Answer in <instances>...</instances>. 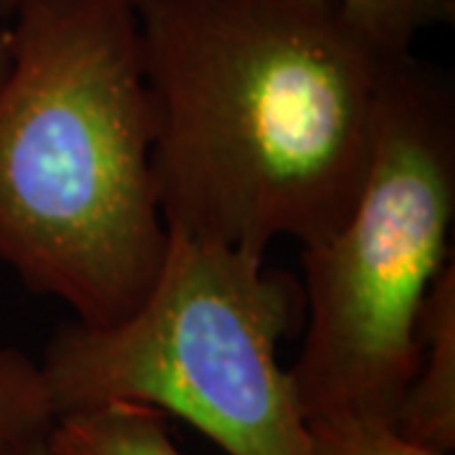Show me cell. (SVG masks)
Segmentation results:
<instances>
[{"label":"cell","mask_w":455,"mask_h":455,"mask_svg":"<svg viewBox=\"0 0 455 455\" xmlns=\"http://www.w3.org/2000/svg\"><path fill=\"white\" fill-rule=\"evenodd\" d=\"M167 233L266 256L329 238L370 170L407 53L339 0H137Z\"/></svg>","instance_id":"6da1fadb"},{"label":"cell","mask_w":455,"mask_h":455,"mask_svg":"<svg viewBox=\"0 0 455 455\" xmlns=\"http://www.w3.org/2000/svg\"><path fill=\"white\" fill-rule=\"evenodd\" d=\"M0 76V263L84 326L140 309L170 233L137 0H20Z\"/></svg>","instance_id":"7a4b0ae2"},{"label":"cell","mask_w":455,"mask_h":455,"mask_svg":"<svg viewBox=\"0 0 455 455\" xmlns=\"http://www.w3.org/2000/svg\"><path fill=\"white\" fill-rule=\"evenodd\" d=\"M453 218V79L407 53L379 101L355 208L329 238L301 248L304 341L289 377L307 423H395L425 296L451 260Z\"/></svg>","instance_id":"3957f363"},{"label":"cell","mask_w":455,"mask_h":455,"mask_svg":"<svg viewBox=\"0 0 455 455\" xmlns=\"http://www.w3.org/2000/svg\"><path fill=\"white\" fill-rule=\"evenodd\" d=\"M301 283L263 256L170 233L140 309L61 324L38 364L53 418L107 403L172 412L228 455H311L278 344L301 329Z\"/></svg>","instance_id":"277c9868"},{"label":"cell","mask_w":455,"mask_h":455,"mask_svg":"<svg viewBox=\"0 0 455 455\" xmlns=\"http://www.w3.org/2000/svg\"><path fill=\"white\" fill-rule=\"evenodd\" d=\"M418 362L392 427L418 445L455 451V268L448 260L418 319Z\"/></svg>","instance_id":"5b68a950"},{"label":"cell","mask_w":455,"mask_h":455,"mask_svg":"<svg viewBox=\"0 0 455 455\" xmlns=\"http://www.w3.org/2000/svg\"><path fill=\"white\" fill-rule=\"evenodd\" d=\"M51 445L56 455H182L167 415L142 403H107L59 415Z\"/></svg>","instance_id":"8992f818"},{"label":"cell","mask_w":455,"mask_h":455,"mask_svg":"<svg viewBox=\"0 0 455 455\" xmlns=\"http://www.w3.org/2000/svg\"><path fill=\"white\" fill-rule=\"evenodd\" d=\"M344 13L385 49L407 53L415 38L435 26H451L455 0H339Z\"/></svg>","instance_id":"52a82bcc"},{"label":"cell","mask_w":455,"mask_h":455,"mask_svg":"<svg viewBox=\"0 0 455 455\" xmlns=\"http://www.w3.org/2000/svg\"><path fill=\"white\" fill-rule=\"evenodd\" d=\"M11 61V31L0 26V76ZM53 420L38 364L16 349H0V440L20 427Z\"/></svg>","instance_id":"ba28073f"},{"label":"cell","mask_w":455,"mask_h":455,"mask_svg":"<svg viewBox=\"0 0 455 455\" xmlns=\"http://www.w3.org/2000/svg\"><path fill=\"white\" fill-rule=\"evenodd\" d=\"M311 455H453L403 438L390 423L370 418L311 420Z\"/></svg>","instance_id":"9c48e42d"},{"label":"cell","mask_w":455,"mask_h":455,"mask_svg":"<svg viewBox=\"0 0 455 455\" xmlns=\"http://www.w3.org/2000/svg\"><path fill=\"white\" fill-rule=\"evenodd\" d=\"M53 420L33 423L0 440V455H56L51 445Z\"/></svg>","instance_id":"30bf717a"},{"label":"cell","mask_w":455,"mask_h":455,"mask_svg":"<svg viewBox=\"0 0 455 455\" xmlns=\"http://www.w3.org/2000/svg\"><path fill=\"white\" fill-rule=\"evenodd\" d=\"M18 3H20V0H0V13H3V16H13Z\"/></svg>","instance_id":"8fae6325"}]
</instances>
